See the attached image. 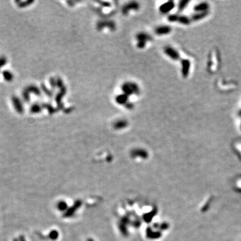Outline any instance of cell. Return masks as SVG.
Here are the masks:
<instances>
[{"mask_svg":"<svg viewBox=\"0 0 241 241\" xmlns=\"http://www.w3.org/2000/svg\"><path fill=\"white\" fill-rule=\"evenodd\" d=\"M13 105L14 106L15 110L19 112H21L23 111V105L22 104L21 101H20L19 98L17 97H13L12 98Z\"/></svg>","mask_w":241,"mask_h":241,"instance_id":"cell-3","label":"cell"},{"mask_svg":"<svg viewBox=\"0 0 241 241\" xmlns=\"http://www.w3.org/2000/svg\"><path fill=\"white\" fill-rule=\"evenodd\" d=\"M166 6H165L164 5V6H162V8L160 9V10H162V11H163V12H166V11H168V10H169L168 8H172V6H173V5H172V4L170 2L169 4H167Z\"/></svg>","mask_w":241,"mask_h":241,"instance_id":"cell-9","label":"cell"},{"mask_svg":"<svg viewBox=\"0 0 241 241\" xmlns=\"http://www.w3.org/2000/svg\"><path fill=\"white\" fill-rule=\"evenodd\" d=\"M170 31V28L168 26H159L155 30L156 34L158 35H164L168 34Z\"/></svg>","mask_w":241,"mask_h":241,"instance_id":"cell-5","label":"cell"},{"mask_svg":"<svg viewBox=\"0 0 241 241\" xmlns=\"http://www.w3.org/2000/svg\"><path fill=\"white\" fill-rule=\"evenodd\" d=\"M165 52H166V54L168 55L170 58H172L174 59L178 58V57L179 56L178 52H176V50L173 49V48H166Z\"/></svg>","mask_w":241,"mask_h":241,"instance_id":"cell-4","label":"cell"},{"mask_svg":"<svg viewBox=\"0 0 241 241\" xmlns=\"http://www.w3.org/2000/svg\"><path fill=\"white\" fill-rule=\"evenodd\" d=\"M137 44H138V46L139 48L144 47L145 45L146 42L150 40V36L146 34H139L137 36Z\"/></svg>","mask_w":241,"mask_h":241,"instance_id":"cell-2","label":"cell"},{"mask_svg":"<svg viewBox=\"0 0 241 241\" xmlns=\"http://www.w3.org/2000/svg\"><path fill=\"white\" fill-rule=\"evenodd\" d=\"M116 101L117 103L120 105H123L125 104L127 101V95H126L125 94H122V95H119V96H117L116 98Z\"/></svg>","mask_w":241,"mask_h":241,"instance_id":"cell-6","label":"cell"},{"mask_svg":"<svg viewBox=\"0 0 241 241\" xmlns=\"http://www.w3.org/2000/svg\"><path fill=\"white\" fill-rule=\"evenodd\" d=\"M39 108H40V107H39L38 105H35V106L33 107V108H32V111L34 112H38L40 111Z\"/></svg>","mask_w":241,"mask_h":241,"instance_id":"cell-11","label":"cell"},{"mask_svg":"<svg viewBox=\"0 0 241 241\" xmlns=\"http://www.w3.org/2000/svg\"><path fill=\"white\" fill-rule=\"evenodd\" d=\"M122 90L126 95H131L137 94L139 92V88L137 84L133 82H126L122 86Z\"/></svg>","mask_w":241,"mask_h":241,"instance_id":"cell-1","label":"cell"},{"mask_svg":"<svg viewBox=\"0 0 241 241\" xmlns=\"http://www.w3.org/2000/svg\"><path fill=\"white\" fill-rule=\"evenodd\" d=\"M6 63V58H0V67L4 66Z\"/></svg>","mask_w":241,"mask_h":241,"instance_id":"cell-10","label":"cell"},{"mask_svg":"<svg viewBox=\"0 0 241 241\" xmlns=\"http://www.w3.org/2000/svg\"><path fill=\"white\" fill-rule=\"evenodd\" d=\"M3 76L7 81H11L13 77L12 73L9 72V71H4L3 72Z\"/></svg>","mask_w":241,"mask_h":241,"instance_id":"cell-7","label":"cell"},{"mask_svg":"<svg viewBox=\"0 0 241 241\" xmlns=\"http://www.w3.org/2000/svg\"><path fill=\"white\" fill-rule=\"evenodd\" d=\"M127 122H126L124 120H121V121H117L115 124V127L116 128H123V127H125L126 125H127Z\"/></svg>","mask_w":241,"mask_h":241,"instance_id":"cell-8","label":"cell"}]
</instances>
